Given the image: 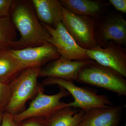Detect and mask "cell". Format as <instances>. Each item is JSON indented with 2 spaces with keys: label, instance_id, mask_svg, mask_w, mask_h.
<instances>
[{
  "label": "cell",
  "instance_id": "obj_15",
  "mask_svg": "<svg viewBox=\"0 0 126 126\" xmlns=\"http://www.w3.org/2000/svg\"><path fill=\"white\" fill-rule=\"evenodd\" d=\"M24 69L10 49H0V81L9 84Z\"/></svg>",
  "mask_w": 126,
  "mask_h": 126
},
{
  "label": "cell",
  "instance_id": "obj_2",
  "mask_svg": "<svg viewBox=\"0 0 126 126\" xmlns=\"http://www.w3.org/2000/svg\"><path fill=\"white\" fill-rule=\"evenodd\" d=\"M125 78L117 71L94 61L80 71L76 81L102 88L121 97L126 95Z\"/></svg>",
  "mask_w": 126,
  "mask_h": 126
},
{
  "label": "cell",
  "instance_id": "obj_14",
  "mask_svg": "<svg viewBox=\"0 0 126 126\" xmlns=\"http://www.w3.org/2000/svg\"><path fill=\"white\" fill-rule=\"evenodd\" d=\"M60 1L63 7L72 14L95 19L102 15L108 6V2L102 0H61Z\"/></svg>",
  "mask_w": 126,
  "mask_h": 126
},
{
  "label": "cell",
  "instance_id": "obj_7",
  "mask_svg": "<svg viewBox=\"0 0 126 126\" xmlns=\"http://www.w3.org/2000/svg\"><path fill=\"white\" fill-rule=\"evenodd\" d=\"M94 32L97 45L100 47H105L111 41L126 46V21L122 14H103L96 19Z\"/></svg>",
  "mask_w": 126,
  "mask_h": 126
},
{
  "label": "cell",
  "instance_id": "obj_5",
  "mask_svg": "<svg viewBox=\"0 0 126 126\" xmlns=\"http://www.w3.org/2000/svg\"><path fill=\"white\" fill-rule=\"evenodd\" d=\"M57 85L67 91L74 98V101L68 103L69 107L80 108L87 111L93 109L106 108L113 104L106 95L97 94L92 91L77 86L73 81L55 78H46L43 81L44 86Z\"/></svg>",
  "mask_w": 126,
  "mask_h": 126
},
{
  "label": "cell",
  "instance_id": "obj_10",
  "mask_svg": "<svg viewBox=\"0 0 126 126\" xmlns=\"http://www.w3.org/2000/svg\"><path fill=\"white\" fill-rule=\"evenodd\" d=\"M10 50L25 69L41 67L60 57L56 48L49 43L35 47Z\"/></svg>",
  "mask_w": 126,
  "mask_h": 126
},
{
  "label": "cell",
  "instance_id": "obj_21",
  "mask_svg": "<svg viewBox=\"0 0 126 126\" xmlns=\"http://www.w3.org/2000/svg\"><path fill=\"white\" fill-rule=\"evenodd\" d=\"M109 2L121 13H126V0H109Z\"/></svg>",
  "mask_w": 126,
  "mask_h": 126
},
{
  "label": "cell",
  "instance_id": "obj_8",
  "mask_svg": "<svg viewBox=\"0 0 126 126\" xmlns=\"http://www.w3.org/2000/svg\"><path fill=\"white\" fill-rule=\"evenodd\" d=\"M89 60L112 69L126 78V55L123 46L111 41L105 47L97 45L87 50Z\"/></svg>",
  "mask_w": 126,
  "mask_h": 126
},
{
  "label": "cell",
  "instance_id": "obj_22",
  "mask_svg": "<svg viewBox=\"0 0 126 126\" xmlns=\"http://www.w3.org/2000/svg\"><path fill=\"white\" fill-rule=\"evenodd\" d=\"M1 126H18L14 119L13 115L8 113H3Z\"/></svg>",
  "mask_w": 126,
  "mask_h": 126
},
{
  "label": "cell",
  "instance_id": "obj_4",
  "mask_svg": "<svg viewBox=\"0 0 126 126\" xmlns=\"http://www.w3.org/2000/svg\"><path fill=\"white\" fill-rule=\"evenodd\" d=\"M60 87V91L58 93L47 95L40 87L29 107L26 110L13 115L16 123L18 125L24 120L31 118L47 119L59 110L69 107L68 103L61 101V99L69 96L70 94L64 89Z\"/></svg>",
  "mask_w": 126,
  "mask_h": 126
},
{
  "label": "cell",
  "instance_id": "obj_24",
  "mask_svg": "<svg viewBox=\"0 0 126 126\" xmlns=\"http://www.w3.org/2000/svg\"><path fill=\"white\" fill-rule=\"evenodd\" d=\"M126 126V125H125V126Z\"/></svg>",
  "mask_w": 126,
  "mask_h": 126
},
{
  "label": "cell",
  "instance_id": "obj_6",
  "mask_svg": "<svg viewBox=\"0 0 126 126\" xmlns=\"http://www.w3.org/2000/svg\"><path fill=\"white\" fill-rule=\"evenodd\" d=\"M95 20L91 16L75 15L63 7L61 23L77 44L86 50L97 45L94 32Z\"/></svg>",
  "mask_w": 126,
  "mask_h": 126
},
{
  "label": "cell",
  "instance_id": "obj_9",
  "mask_svg": "<svg viewBox=\"0 0 126 126\" xmlns=\"http://www.w3.org/2000/svg\"><path fill=\"white\" fill-rule=\"evenodd\" d=\"M42 24L51 36L49 43L56 48L60 57L72 60L89 59L87 50L77 44L61 22L59 23L55 29Z\"/></svg>",
  "mask_w": 126,
  "mask_h": 126
},
{
  "label": "cell",
  "instance_id": "obj_17",
  "mask_svg": "<svg viewBox=\"0 0 126 126\" xmlns=\"http://www.w3.org/2000/svg\"><path fill=\"white\" fill-rule=\"evenodd\" d=\"M16 36L10 16L0 18V49H11L17 41Z\"/></svg>",
  "mask_w": 126,
  "mask_h": 126
},
{
  "label": "cell",
  "instance_id": "obj_16",
  "mask_svg": "<svg viewBox=\"0 0 126 126\" xmlns=\"http://www.w3.org/2000/svg\"><path fill=\"white\" fill-rule=\"evenodd\" d=\"M85 111L68 107L47 118L49 126H80Z\"/></svg>",
  "mask_w": 126,
  "mask_h": 126
},
{
  "label": "cell",
  "instance_id": "obj_12",
  "mask_svg": "<svg viewBox=\"0 0 126 126\" xmlns=\"http://www.w3.org/2000/svg\"><path fill=\"white\" fill-rule=\"evenodd\" d=\"M123 109L122 105H118L85 111L80 126H118Z\"/></svg>",
  "mask_w": 126,
  "mask_h": 126
},
{
  "label": "cell",
  "instance_id": "obj_19",
  "mask_svg": "<svg viewBox=\"0 0 126 126\" xmlns=\"http://www.w3.org/2000/svg\"><path fill=\"white\" fill-rule=\"evenodd\" d=\"M18 126H49L47 119L31 118L21 122Z\"/></svg>",
  "mask_w": 126,
  "mask_h": 126
},
{
  "label": "cell",
  "instance_id": "obj_3",
  "mask_svg": "<svg viewBox=\"0 0 126 126\" xmlns=\"http://www.w3.org/2000/svg\"><path fill=\"white\" fill-rule=\"evenodd\" d=\"M41 68L25 69L9 83L10 98L5 112L13 115L20 112L27 101L36 94L40 87L38 79Z\"/></svg>",
  "mask_w": 126,
  "mask_h": 126
},
{
  "label": "cell",
  "instance_id": "obj_11",
  "mask_svg": "<svg viewBox=\"0 0 126 126\" xmlns=\"http://www.w3.org/2000/svg\"><path fill=\"white\" fill-rule=\"evenodd\" d=\"M94 61L89 59L72 60L60 57L41 68L39 77L55 78L74 82L77 81L80 71Z\"/></svg>",
  "mask_w": 126,
  "mask_h": 126
},
{
  "label": "cell",
  "instance_id": "obj_18",
  "mask_svg": "<svg viewBox=\"0 0 126 126\" xmlns=\"http://www.w3.org/2000/svg\"><path fill=\"white\" fill-rule=\"evenodd\" d=\"M11 96L9 84L0 81V113H3L6 109Z\"/></svg>",
  "mask_w": 126,
  "mask_h": 126
},
{
  "label": "cell",
  "instance_id": "obj_23",
  "mask_svg": "<svg viewBox=\"0 0 126 126\" xmlns=\"http://www.w3.org/2000/svg\"><path fill=\"white\" fill-rule=\"evenodd\" d=\"M2 114H3V113H0V126H1V125Z\"/></svg>",
  "mask_w": 126,
  "mask_h": 126
},
{
  "label": "cell",
  "instance_id": "obj_13",
  "mask_svg": "<svg viewBox=\"0 0 126 126\" xmlns=\"http://www.w3.org/2000/svg\"><path fill=\"white\" fill-rule=\"evenodd\" d=\"M37 18L42 24L55 29L61 22L62 6L59 0H31Z\"/></svg>",
  "mask_w": 126,
  "mask_h": 126
},
{
  "label": "cell",
  "instance_id": "obj_20",
  "mask_svg": "<svg viewBox=\"0 0 126 126\" xmlns=\"http://www.w3.org/2000/svg\"><path fill=\"white\" fill-rule=\"evenodd\" d=\"M14 0H0V18L10 16Z\"/></svg>",
  "mask_w": 126,
  "mask_h": 126
},
{
  "label": "cell",
  "instance_id": "obj_1",
  "mask_svg": "<svg viewBox=\"0 0 126 126\" xmlns=\"http://www.w3.org/2000/svg\"><path fill=\"white\" fill-rule=\"evenodd\" d=\"M11 17L20 37L11 49L33 47L49 43L50 34L37 18L31 1L14 0Z\"/></svg>",
  "mask_w": 126,
  "mask_h": 126
}]
</instances>
